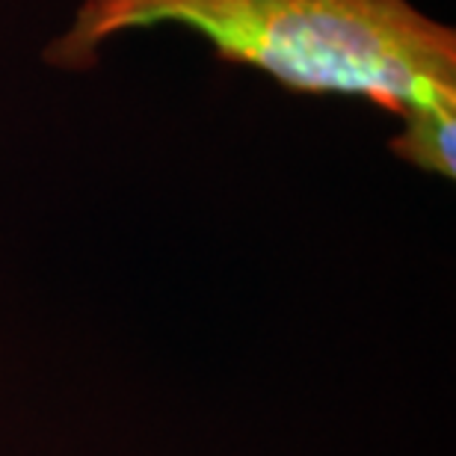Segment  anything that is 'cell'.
Wrapping results in <instances>:
<instances>
[{
    "label": "cell",
    "mask_w": 456,
    "mask_h": 456,
    "mask_svg": "<svg viewBox=\"0 0 456 456\" xmlns=\"http://www.w3.org/2000/svg\"><path fill=\"white\" fill-rule=\"evenodd\" d=\"M181 24L308 95H353L406 116L456 107V36L409 0H80L45 51L51 66L93 69L110 36Z\"/></svg>",
    "instance_id": "6da1fadb"
},
{
    "label": "cell",
    "mask_w": 456,
    "mask_h": 456,
    "mask_svg": "<svg viewBox=\"0 0 456 456\" xmlns=\"http://www.w3.org/2000/svg\"><path fill=\"white\" fill-rule=\"evenodd\" d=\"M403 118V131L391 140V151L433 175L453 178L456 107H424Z\"/></svg>",
    "instance_id": "7a4b0ae2"
}]
</instances>
